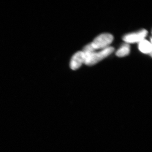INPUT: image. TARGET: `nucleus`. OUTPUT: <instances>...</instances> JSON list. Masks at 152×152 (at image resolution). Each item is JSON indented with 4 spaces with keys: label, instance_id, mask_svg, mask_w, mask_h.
Segmentation results:
<instances>
[{
    "label": "nucleus",
    "instance_id": "2",
    "mask_svg": "<svg viewBox=\"0 0 152 152\" xmlns=\"http://www.w3.org/2000/svg\"><path fill=\"white\" fill-rule=\"evenodd\" d=\"M113 39V36L112 34L105 33L98 36L91 44L96 50H103L110 47L109 45L112 43Z\"/></svg>",
    "mask_w": 152,
    "mask_h": 152
},
{
    "label": "nucleus",
    "instance_id": "6",
    "mask_svg": "<svg viewBox=\"0 0 152 152\" xmlns=\"http://www.w3.org/2000/svg\"><path fill=\"white\" fill-rule=\"evenodd\" d=\"M130 52L129 44L125 43L122 45L116 53V55L118 57H124L128 56Z\"/></svg>",
    "mask_w": 152,
    "mask_h": 152
},
{
    "label": "nucleus",
    "instance_id": "3",
    "mask_svg": "<svg viewBox=\"0 0 152 152\" xmlns=\"http://www.w3.org/2000/svg\"><path fill=\"white\" fill-rule=\"evenodd\" d=\"M148 31L145 29H142L136 32L127 34L123 37V39L128 44L140 42L146 37Z\"/></svg>",
    "mask_w": 152,
    "mask_h": 152
},
{
    "label": "nucleus",
    "instance_id": "1",
    "mask_svg": "<svg viewBox=\"0 0 152 152\" xmlns=\"http://www.w3.org/2000/svg\"><path fill=\"white\" fill-rule=\"evenodd\" d=\"M114 48L109 47L99 52L95 51L86 55L85 64L87 66H93L108 56L114 51Z\"/></svg>",
    "mask_w": 152,
    "mask_h": 152
},
{
    "label": "nucleus",
    "instance_id": "4",
    "mask_svg": "<svg viewBox=\"0 0 152 152\" xmlns=\"http://www.w3.org/2000/svg\"><path fill=\"white\" fill-rule=\"evenodd\" d=\"M86 61V55L84 52L79 51L74 55L71 59L70 63V67L73 70H76L78 69L84 64Z\"/></svg>",
    "mask_w": 152,
    "mask_h": 152
},
{
    "label": "nucleus",
    "instance_id": "5",
    "mask_svg": "<svg viewBox=\"0 0 152 152\" xmlns=\"http://www.w3.org/2000/svg\"><path fill=\"white\" fill-rule=\"evenodd\" d=\"M138 48L142 53L149 54L151 56L152 46L151 42L145 39L141 41L138 44Z\"/></svg>",
    "mask_w": 152,
    "mask_h": 152
}]
</instances>
